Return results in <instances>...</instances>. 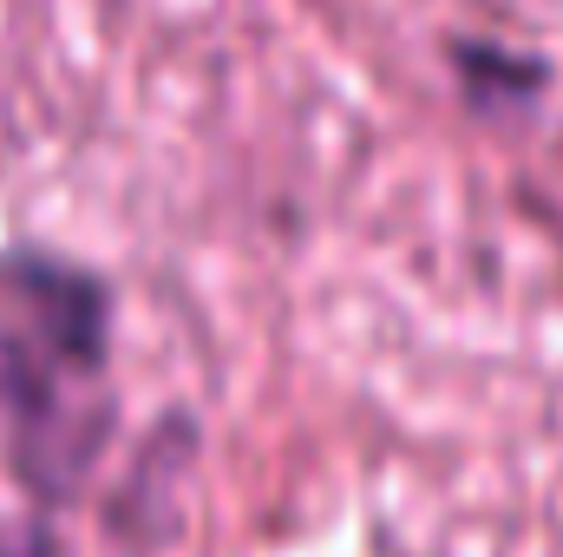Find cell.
I'll return each mask as SVG.
<instances>
[{"label": "cell", "mask_w": 563, "mask_h": 557, "mask_svg": "<svg viewBox=\"0 0 563 557\" xmlns=\"http://www.w3.org/2000/svg\"><path fill=\"white\" fill-rule=\"evenodd\" d=\"M0 557H59V545H53L46 525L20 518V525H0Z\"/></svg>", "instance_id": "3"}, {"label": "cell", "mask_w": 563, "mask_h": 557, "mask_svg": "<svg viewBox=\"0 0 563 557\" xmlns=\"http://www.w3.org/2000/svg\"><path fill=\"white\" fill-rule=\"evenodd\" d=\"M112 295L66 256L0 263V426L33 499H73L112 439Z\"/></svg>", "instance_id": "1"}, {"label": "cell", "mask_w": 563, "mask_h": 557, "mask_svg": "<svg viewBox=\"0 0 563 557\" xmlns=\"http://www.w3.org/2000/svg\"><path fill=\"white\" fill-rule=\"evenodd\" d=\"M452 66H459V79H465V92L472 99H531L538 86H544V66L538 59H518V53H505V46H478V40H465V46H452Z\"/></svg>", "instance_id": "2"}]
</instances>
